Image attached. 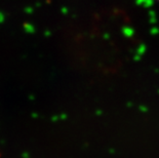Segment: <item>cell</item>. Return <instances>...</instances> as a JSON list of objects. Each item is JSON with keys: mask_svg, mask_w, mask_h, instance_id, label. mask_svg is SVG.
I'll return each instance as SVG.
<instances>
[{"mask_svg": "<svg viewBox=\"0 0 159 158\" xmlns=\"http://www.w3.org/2000/svg\"><path fill=\"white\" fill-rule=\"evenodd\" d=\"M156 1H157V2H158V3H159V0H156Z\"/></svg>", "mask_w": 159, "mask_h": 158, "instance_id": "obj_1", "label": "cell"}]
</instances>
